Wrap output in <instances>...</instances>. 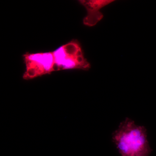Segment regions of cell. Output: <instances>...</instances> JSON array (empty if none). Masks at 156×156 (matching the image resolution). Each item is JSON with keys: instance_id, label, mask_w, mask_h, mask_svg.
I'll list each match as a JSON object with an SVG mask.
<instances>
[{"instance_id": "cell-4", "label": "cell", "mask_w": 156, "mask_h": 156, "mask_svg": "<svg viewBox=\"0 0 156 156\" xmlns=\"http://www.w3.org/2000/svg\"><path fill=\"white\" fill-rule=\"evenodd\" d=\"M113 0H81L79 1L87 10V14L84 18V25L93 27L97 24L103 18V15L100 10L109 5Z\"/></svg>"}, {"instance_id": "cell-3", "label": "cell", "mask_w": 156, "mask_h": 156, "mask_svg": "<svg viewBox=\"0 0 156 156\" xmlns=\"http://www.w3.org/2000/svg\"><path fill=\"white\" fill-rule=\"evenodd\" d=\"M26 71L23 78L34 79L54 72L55 59L53 52L26 53L23 56Z\"/></svg>"}, {"instance_id": "cell-1", "label": "cell", "mask_w": 156, "mask_h": 156, "mask_svg": "<svg viewBox=\"0 0 156 156\" xmlns=\"http://www.w3.org/2000/svg\"><path fill=\"white\" fill-rule=\"evenodd\" d=\"M113 140L121 156H149L151 153L145 128L128 118L113 133Z\"/></svg>"}, {"instance_id": "cell-2", "label": "cell", "mask_w": 156, "mask_h": 156, "mask_svg": "<svg viewBox=\"0 0 156 156\" xmlns=\"http://www.w3.org/2000/svg\"><path fill=\"white\" fill-rule=\"evenodd\" d=\"M54 71L79 69L87 70L90 64L84 57L80 43L73 40L53 51Z\"/></svg>"}]
</instances>
